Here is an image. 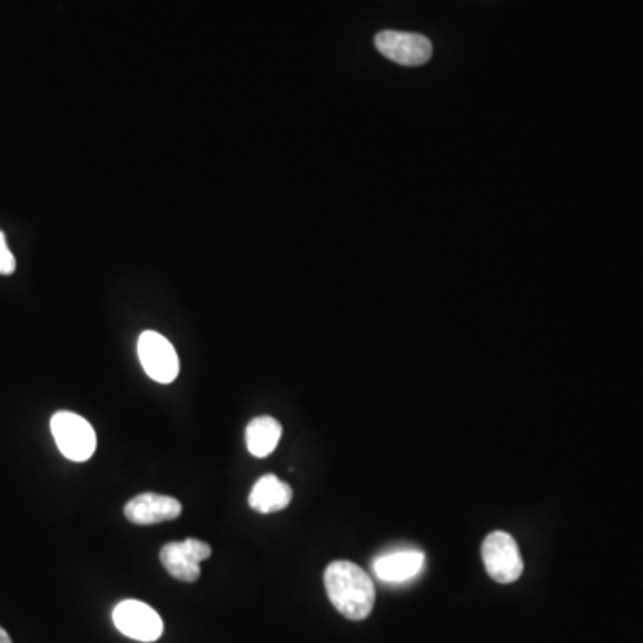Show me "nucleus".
<instances>
[{
    "label": "nucleus",
    "instance_id": "nucleus-11",
    "mask_svg": "<svg viewBox=\"0 0 643 643\" xmlns=\"http://www.w3.org/2000/svg\"><path fill=\"white\" fill-rule=\"evenodd\" d=\"M283 427L276 418L258 417L250 421L245 431V442L249 453L256 458H267L276 451L281 439Z\"/></svg>",
    "mask_w": 643,
    "mask_h": 643
},
{
    "label": "nucleus",
    "instance_id": "nucleus-9",
    "mask_svg": "<svg viewBox=\"0 0 643 643\" xmlns=\"http://www.w3.org/2000/svg\"><path fill=\"white\" fill-rule=\"evenodd\" d=\"M426 565V556L415 548H403L394 553L383 554L374 562V574L385 583H406L421 574Z\"/></svg>",
    "mask_w": 643,
    "mask_h": 643
},
{
    "label": "nucleus",
    "instance_id": "nucleus-8",
    "mask_svg": "<svg viewBox=\"0 0 643 643\" xmlns=\"http://www.w3.org/2000/svg\"><path fill=\"white\" fill-rule=\"evenodd\" d=\"M127 521L138 526H150L159 522L176 521L182 513L177 498L159 494H141L131 498L123 507Z\"/></svg>",
    "mask_w": 643,
    "mask_h": 643
},
{
    "label": "nucleus",
    "instance_id": "nucleus-1",
    "mask_svg": "<svg viewBox=\"0 0 643 643\" xmlns=\"http://www.w3.org/2000/svg\"><path fill=\"white\" fill-rule=\"evenodd\" d=\"M327 597L336 612L349 621H365L376 604L370 575L353 562H333L324 572Z\"/></svg>",
    "mask_w": 643,
    "mask_h": 643
},
{
    "label": "nucleus",
    "instance_id": "nucleus-10",
    "mask_svg": "<svg viewBox=\"0 0 643 643\" xmlns=\"http://www.w3.org/2000/svg\"><path fill=\"white\" fill-rule=\"evenodd\" d=\"M291 497H294V492L288 483L274 474H267V476L259 477L250 489L249 506L254 512L268 515V513L281 512L288 507Z\"/></svg>",
    "mask_w": 643,
    "mask_h": 643
},
{
    "label": "nucleus",
    "instance_id": "nucleus-12",
    "mask_svg": "<svg viewBox=\"0 0 643 643\" xmlns=\"http://www.w3.org/2000/svg\"><path fill=\"white\" fill-rule=\"evenodd\" d=\"M17 268V261L11 250L6 245L4 233L0 231V276H11Z\"/></svg>",
    "mask_w": 643,
    "mask_h": 643
},
{
    "label": "nucleus",
    "instance_id": "nucleus-3",
    "mask_svg": "<svg viewBox=\"0 0 643 643\" xmlns=\"http://www.w3.org/2000/svg\"><path fill=\"white\" fill-rule=\"evenodd\" d=\"M483 563L492 580L501 585H510L521 580L524 572V560L518 551L517 542L510 533L495 531L483 542Z\"/></svg>",
    "mask_w": 643,
    "mask_h": 643
},
{
    "label": "nucleus",
    "instance_id": "nucleus-4",
    "mask_svg": "<svg viewBox=\"0 0 643 643\" xmlns=\"http://www.w3.org/2000/svg\"><path fill=\"white\" fill-rule=\"evenodd\" d=\"M113 622L120 633L137 642L150 643L161 639L164 621L149 604L127 599L113 610Z\"/></svg>",
    "mask_w": 643,
    "mask_h": 643
},
{
    "label": "nucleus",
    "instance_id": "nucleus-5",
    "mask_svg": "<svg viewBox=\"0 0 643 643\" xmlns=\"http://www.w3.org/2000/svg\"><path fill=\"white\" fill-rule=\"evenodd\" d=\"M138 356L141 367L150 379L168 385L179 374V358L174 345L156 332L141 333L138 340Z\"/></svg>",
    "mask_w": 643,
    "mask_h": 643
},
{
    "label": "nucleus",
    "instance_id": "nucleus-13",
    "mask_svg": "<svg viewBox=\"0 0 643 643\" xmlns=\"http://www.w3.org/2000/svg\"><path fill=\"white\" fill-rule=\"evenodd\" d=\"M0 643H13L11 642L10 634L6 633L2 627H0Z\"/></svg>",
    "mask_w": 643,
    "mask_h": 643
},
{
    "label": "nucleus",
    "instance_id": "nucleus-7",
    "mask_svg": "<svg viewBox=\"0 0 643 643\" xmlns=\"http://www.w3.org/2000/svg\"><path fill=\"white\" fill-rule=\"evenodd\" d=\"M376 47L385 58L404 67H421L433 56L431 41L415 32H379L376 37Z\"/></svg>",
    "mask_w": 643,
    "mask_h": 643
},
{
    "label": "nucleus",
    "instance_id": "nucleus-6",
    "mask_svg": "<svg viewBox=\"0 0 643 643\" xmlns=\"http://www.w3.org/2000/svg\"><path fill=\"white\" fill-rule=\"evenodd\" d=\"M209 556L211 547L196 538L170 542L159 553L168 574L182 583H196L200 577V563L206 562Z\"/></svg>",
    "mask_w": 643,
    "mask_h": 643
},
{
    "label": "nucleus",
    "instance_id": "nucleus-2",
    "mask_svg": "<svg viewBox=\"0 0 643 643\" xmlns=\"http://www.w3.org/2000/svg\"><path fill=\"white\" fill-rule=\"evenodd\" d=\"M50 431L65 458L70 462H88L97 447L96 431L87 418L78 413L58 412L50 421Z\"/></svg>",
    "mask_w": 643,
    "mask_h": 643
}]
</instances>
